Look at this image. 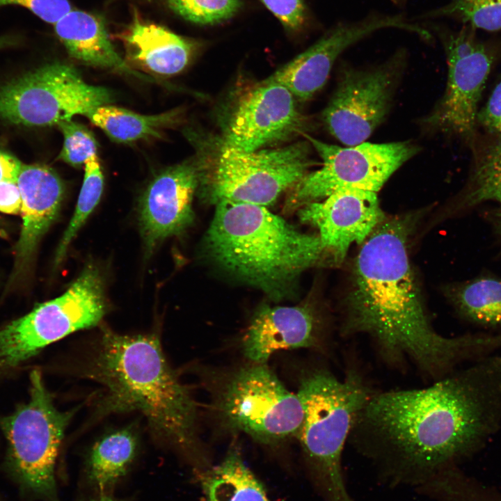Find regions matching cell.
I'll return each instance as SVG.
<instances>
[{"mask_svg": "<svg viewBox=\"0 0 501 501\" xmlns=\"http://www.w3.org/2000/svg\"><path fill=\"white\" fill-rule=\"evenodd\" d=\"M313 161L305 142L246 152L224 143L207 167L197 165L198 184L210 202L247 203L267 207L307 174Z\"/></svg>", "mask_w": 501, "mask_h": 501, "instance_id": "8992f818", "label": "cell"}, {"mask_svg": "<svg viewBox=\"0 0 501 501\" xmlns=\"http://www.w3.org/2000/svg\"><path fill=\"white\" fill-rule=\"evenodd\" d=\"M1 501V500H0Z\"/></svg>", "mask_w": 501, "mask_h": 501, "instance_id": "ab89813d", "label": "cell"}, {"mask_svg": "<svg viewBox=\"0 0 501 501\" xmlns=\"http://www.w3.org/2000/svg\"><path fill=\"white\" fill-rule=\"evenodd\" d=\"M443 292L462 319L501 333V278L480 276L447 285Z\"/></svg>", "mask_w": 501, "mask_h": 501, "instance_id": "603a6c76", "label": "cell"}, {"mask_svg": "<svg viewBox=\"0 0 501 501\" xmlns=\"http://www.w3.org/2000/svg\"><path fill=\"white\" fill-rule=\"evenodd\" d=\"M501 429V354L427 387L376 391L348 443L389 486L415 489L482 447Z\"/></svg>", "mask_w": 501, "mask_h": 501, "instance_id": "6da1fadb", "label": "cell"}, {"mask_svg": "<svg viewBox=\"0 0 501 501\" xmlns=\"http://www.w3.org/2000/svg\"><path fill=\"white\" fill-rule=\"evenodd\" d=\"M87 501H118L113 498L103 495L95 498L90 499Z\"/></svg>", "mask_w": 501, "mask_h": 501, "instance_id": "74e56055", "label": "cell"}, {"mask_svg": "<svg viewBox=\"0 0 501 501\" xmlns=\"http://www.w3.org/2000/svg\"><path fill=\"white\" fill-rule=\"evenodd\" d=\"M6 6L24 7L42 20L53 24L72 10L68 0H0V7Z\"/></svg>", "mask_w": 501, "mask_h": 501, "instance_id": "4dcf8cb0", "label": "cell"}, {"mask_svg": "<svg viewBox=\"0 0 501 501\" xmlns=\"http://www.w3.org/2000/svg\"><path fill=\"white\" fill-rule=\"evenodd\" d=\"M134 431L125 428L112 431L95 443L86 463L88 478L100 491L111 488L125 475L137 452Z\"/></svg>", "mask_w": 501, "mask_h": 501, "instance_id": "484cf974", "label": "cell"}, {"mask_svg": "<svg viewBox=\"0 0 501 501\" xmlns=\"http://www.w3.org/2000/svg\"><path fill=\"white\" fill-rule=\"evenodd\" d=\"M103 280L88 266L61 296L0 328V366L12 367L69 334L95 326L106 311Z\"/></svg>", "mask_w": 501, "mask_h": 501, "instance_id": "9c48e42d", "label": "cell"}, {"mask_svg": "<svg viewBox=\"0 0 501 501\" xmlns=\"http://www.w3.org/2000/svg\"><path fill=\"white\" fill-rule=\"evenodd\" d=\"M215 408L225 429L264 444L296 438L303 420L299 396L267 363H250L232 373L216 396Z\"/></svg>", "mask_w": 501, "mask_h": 501, "instance_id": "ba28073f", "label": "cell"}, {"mask_svg": "<svg viewBox=\"0 0 501 501\" xmlns=\"http://www.w3.org/2000/svg\"><path fill=\"white\" fill-rule=\"evenodd\" d=\"M169 7L183 19L200 25H213L233 17L241 7L240 0H167Z\"/></svg>", "mask_w": 501, "mask_h": 501, "instance_id": "f1b7e54d", "label": "cell"}, {"mask_svg": "<svg viewBox=\"0 0 501 501\" xmlns=\"http://www.w3.org/2000/svg\"><path fill=\"white\" fill-rule=\"evenodd\" d=\"M206 233L209 257L273 299L284 298L301 273L326 253L319 236L301 232L267 207L217 203Z\"/></svg>", "mask_w": 501, "mask_h": 501, "instance_id": "277c9868", "label": "cell"}, {"mask_svg": "<svg viewBox=\"0 0 501 501\" xmlns=\"http://www.w3.org/2000/svg\"><path fill=\"white\" fill-rule=\"evenodd\" d=\"M85 173L77 205L56 250L55 263L64 258L70 244L100 202L104 187V176L97 155L84 164Z\"/></svg>", "mask_w": 501, "mask_h": 501, "instance_id": "4316f807", "label": "cell"}, {"mask_svg": "<svg viewBox=\"0 0 501 501\" xmlns=\"http://www.w3.org/2000/svg\"><path fill=\"white\" fill-rule=\"evenodd\" d=\"M283 26L295 31L301 27L305 18L303 0H260Z\"/></svg>", "mask_w": 501, "mask_h": 501, "instance_id": "1f68e13d", "label": "cell"}, {"mask_svg": "<svg viewBox=\"0 0 501 501\" xmlns=\"http://www.w3.org/2000/svg\"><path fill=\"white\" fill-rule=\"evenodd\" d=\"M333 343L330 331L314 305H263L241 337V350L250 363L265 364L283 350L307 349L327 354Z\"/></svg>", "mask_w": 501, "mask_h": 501, "instance_id": "2e32d148", "label": "cell"}, {"mask_svg": "<svg viewBox=\"0 0 501 501\" xmlns=\"http://www.w3.org/2000/svg\"><path fill=\"white\" fill-rule=\"evenodd\" d=\"M22 195L16 182L0 183V212L8 214L20 213Z\"/></svg>", "mask_w": 501, "mask_h": 501, "instance_id": "836d02e7", "label": "cell"}, {"mask_svg": "<svg viewBox=\"0 0 501 501\" xmlns=\"http://www.w3.org/2000/svg\"><path fill=\"white\" fill-rule=\"evenodd\" d=\"M446 17L488 32L501 31V0H450L424 17Z\"/></svg>", "mask_w": 501, "mask_h": 501, "instance_id": "83f0119b", "label": "cell"}, {"mask_svg": "<svg viewBox=\"0 0 501 501\" xmlns=\"http://www.w3.org/2000/svg\"><path fill=\"white\" fill-rule=\"evenodd\" d=\"M389 28L417 35L422 33L419 24L401 15L372 13L356 22H342L268 79L285 86L296 99L306 101L324 86L333 65L345 49L379 30Z\"/></svg>", "mask_w": 501, "mask_h": 501, "instance_id": "5bb4252c", "label": "cell"}, {"mask_svg": "<svg viewBox=\"0 0 501 501\" xmlns=\"http://www.w3.org/2000/svg\"><path fill=\"white\" fill-rule=\"evenodd\" d=\"M376 391L351 362L342 377L318 367L300 380L296 394L303 420L296 438L325 501H354L344 478L342 453L358 415Z\"/></svg>", "mask_w": 501, "mask_h": 501, "instance_id": "5b68a950", "label": "cell"}, {"mask_svg": "<svg viewBox=\"0 0 501 501\" xmlns=\"http://www.w3.org/2000/svg\"><path fill=\"white\" fill-rule=\"evenodd\" d=\"M320 156L322 167L308 173L293 188L287 207L321 200L334 191L354 188L377 193L390 177L418 152L408 141L340 147L305 135Z\"/></svg>", "mask_w": 501, "mask_h": 501, "instance_id": "7c38bea8", "label": "cell"}, {"mask_svg": "<svg viewBox=\"0 0 501 501\" xmlns=\"http://www.w3.org/2000/svg\"><path fill=\"white\" fill-rule=\"evenodd\" d=\"M418 218L385 217L362 244L339 333L367 337L385 365L399 370L411 365L434 382L493 354L498 341L486 331L447 337L433 327L408 255Z\"/></svg>", "mask_w": 501, "mask_h": 501, "instance_id": "7a4b0ae2", "label": "cell"}, {"mask_svg": "<svg viewBox=\"0 0 501 501\" xmlns=\"http://www.w3.org/2000/svg\"><path fill=\"white\" fill-rule=\"evenodd\" d=\"M395 61L342 72L322 116L327 129L342 144L365 142L384 120L395 81Z\"/></svg>", "mask_w": 501, "mask_h": 501, "instance_id": "4fadbf2b", "label": "cell"}, {"mask_svg": "<svg viewBox=\"0 0 501 501\" xmlns=\"http://www.w3.org/2000/svg\"><path fill=\"white\" fill-rule=\"evenodd\" d=\"M125 40L132 60L149 72L166 76L182 72L196 49L192 40L140 20L134 22Z\"/></svg>", "mask_w": 501, "mask_h": 501, "instance_id": "7402d4cb", "label": "cell"}, {"mask_svg": "<svg viewBox=\"0 0 501 501\" xmlns=\"http://www.w3.org/2000/svg\"><path fill=\"white\" fill-rule=\"evenodd\" d=\"M54 25L56 35L68 54L82 63L152 81L132 69L119 56L100 17L82 10H72Z\"/></svg>", "mask_w": 501, "mask_h": 501, "instance_id": "ffe728a7", "label": "cell"}, {"mask_svg": "<svg viewBox=\"0 0 501 501\" xmlns=\"http://www.w3.org/2000/svg\"><path fill=\"white\" fill-rule=\"evenodd\" d=\"M86 374L103 389L101 412L138 411L158 437L186 453L199 447L198 408L154 335L104 330Z\"/></svg>", "mask_w": 501, "mask_h": 501, "instance_id": "3957f363", "label": "cell"}, {"mask_svg": "<svg viewBox=\"0 0 501 501\" xmlns=\"http://www.w3.org/2000/svg\"><path fill=\"white\" fill-rule=\"evenodd\" d=\"M30 400L0 418L8 441L7 465L22 487L45 501H60L55 466L72 412L53 404L38 370L30 375Z\"/></svg>", "mask_w": 501, "mask_h": 501, "instance_id": "52a82bcc", "label": "cell"}, {"mask_svg": "<svg viewBox=\"0 0 501 501\" xmlns=\"http://www.w3.org/2000/svg\"><path fill=\"white\" fill-rule=\"evenodd\" d=\"M86 117L112 141L129 143L141 139L161 138L164 129L178 122L180 111L176 109L154 115H142L105 104L97 107Z\"/></svg>", "mask_w": 501, "mask_h": 501, "instance_id": "d4e9b609", "label": "cell"}, {"mask_svg": "<svg viewBox=\"0 0 501 501\" xmlns=\"http://www.w3.org/2000/svg\"><path fill=\"white\" fill-rule=\"evenodd\" d=\"M198 186L197 165L191 161L168 167L150 181L139 203L141 234L148 250L191 225Z\"/></svg>", "mask_w": 501, "mask_h": 501, "instance_id": "ac0fdd59", "label": "cell"}, {"mask_svg": "<svg viewBox=\"0 0 501 501\" xmlns=\"http://www.w3.org/2000/svg\"><path fill=\"white\" fill-rule=\"evenodd\" d=\"M15 44V38L9 35L0 36V49Z\"/></svg>", "mask_w": 501, "mask_h": 501, "instance_id": "8d00e7d4", "label": "cell"}, {"mask_svg": "<svg viewBox=\"0 0 501 501\" xmlns=\"http://www.w3.org/2000/svg\"><path fill=\"white\" fill-rule=\"evenodd\" d=\"M471 164L466 182L440 217H452L486 201L501 204V132L479 130L468 144Z\"/></svg>", "mask_w": 501, "mask_h": 501, "instance_id": "44dd1931", "label": "cell"}, {"mask_svg": "<svg viewBox=\"0 0 501 501\" xmlns=\"http://www.w3.org/2000/svg\"><path fill=\"white\" fill-rule=\"evenodd\" d=\"M305 125L291 92L267 79L239 97L223 143L243 152H253L301 133Z\"/></svg>", "mask_w": 501, "mask_h": 501, "instance_id": "9a60e30c", "label": "cell"}, {"mask_svg": "<svg viewBox=\"0 0 501 501\" xmlns=\"http://www.w3.org/2000/svg\"><path fill=\"white\" fill-rule=\"evenodd\" d=\"M113 101L111 90L88 84L73 66L52 63L0 86V119L31 127L57 125Z\"/></svg>", "mask_w": 501, "mask_h": 501, "instance_id": "30bf717a", "label": "cell"}, {"mask_svg": "<svg viewBox=\"0 0 501 501\" xmlns=\"http://www.w3.org/2000/svg\"><path fill=\"white\" fill-rule=\"evenodd\" d=\"M200 483L207 501H271L234 447L218 464L202 474Z\"/></svg>", "mask_w": 501, "mask_h": 501, "instance_id": "cb8c5ba5", "label": "cell"}, {"mask_svg": "<svg viewBox=\"0 0 501 501\" xmlns=\"http://www.w3.org/2000/svg\"><path fill=\"white\" fill-rule=\"evenodd\" d=\"M22 164L10 154L0 150V183L16 182Z\"/></svg>", "mask_w": 501, "mask_h": 501, "instance_id": "e575fe53", "label": "cell"}, {"mask_svg": "<svg viewBox=\"0 0 501 501\" xmlns=\"http://www.w3.org/2000/svg\"><path fill=\"white\" fill-rule=\"evenodd\" d=\"M321 200L303 205L299 216L318 229L326 253L340 263L350 246L363 244L385 216L375 192L344 188Z\"/></svg>", "mask_w": 501, "mask_h": 501, "instance_id": "e0dca14e", "label": "cell"}, {"mask_svg": "<svg viewBox=\"0 0 501 501\" xmlns=\"http://www.w3.org/2000/svg\"><path fill=\"white\" fill-rule=\"evenodd\" d=\"M393 1H395L397 2V1H399V0H393Z\"/></svg>", "mask_w": 501, "mask_h": 501, "instance_id": "f35d334b", "label": "cell"}, {"mask_svg": "<svg viewBox=\"0 0 501 501\" xmlns=\"http://www.w3.org/2000/svg\"><path fill=\"white\" fill-rule=\"evenodd\" d=\"M16 182L22 195V227L15 248L12 279L27 269L38 243L55 221L64 186L58 175L41 164H22Z\"/></svg>", "mask_w": 501, "mask_h": 501, "instance_id": "d6986e66", "label": "cell"}, {"mask_svg": "<svg viewBox=\"0 0 501 501\" xmlns=\"http://www.w3.org/2000/svg\"><path fill=\"white\" fill-rule=\"evenodd\" d=\"M432 28L443 45L448 71L445 93L426 123L468 144L479 131V103L501 56V43L480 39L477 30L467 25L457 31L440 25Z\"/></svg>", "mask_w": 501, "mask_h": 501, "instance_id": "8fae6325", "label": "cell"}, {"mask_svg": "<svg viewBox=\"0 0 501 501\" xmlns=\"http://www.w3.org/2000/svg\"><path fill=\"white\" fill-rule=\"evenodd\" d=\"M63 136V145L58 159L73 167H80L97 155V142L93 133L85 125L65 120L57 125Z\"/></svg>", "mask_w": 501, "mask_h": 501, "instance_id": "f546056e", "label": "cell"}, {"mask_svg": "<svg viewBox=\"0 0 501 501\" xmlns=\"http://www.w3.org/2000/svg\"><path fill=\"white\" fill-rule=\"evenodd\" d=\"M477 125L479 130L482 132H501V77L484 106L479 111Z\"/></svg>", "mask_w": 501, "mask_h": 501, "instance_id": "d6a6232c", "label": "cell"}, {"mask_svg": "<svg viewBox=\"0 0 501 501\" xmlns=\"http://www.w3.org/2000/svg\"><path fill=\"white\" fill-rule=\"evenodd\" d=\"M491 216L495 234L501 240V204L492 211Z\"/></svg>", "mask_w": 501, "mask_h": 501, "instance_id": "d590c367", "label": "cell"}]
</instances>
